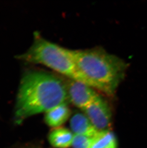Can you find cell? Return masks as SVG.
I'll list each match as a JSON object with an SVG mask.
<instances>
[{
  "label": "cell",
  "instance_id": "obj_1",
  "mask_svg": "<svg viewBox=\"0 0 147 148\" xmlns=\"http://www.w3.org/2000/svg\"><path fill=\"white\" fill-rule=\"evenodd\" d=\"M68 102L65 82L50 73L30 71L21 79L14 109V122L20 124L28 117L46 113Z\"/></svg>",
  "mask_w": 147,
  "mask_h": 148
},
{
  "label": "cell",
  "instance_id": "obj_2",
  "mask_svg": "<svg viewBox=\"0 0 147 148\" xmlns=\"http://www.w3.org/2000/svg\"><path fill=\"white\" fill-rule=\"evenodd\" d=\"M70 51L90 86L108 96L114 95L125 76L126 62L101 48Z\"/></svg>",
  "mask_w": 147,
  "mask_h": 148
},
{
  "label": "cell",
  "instance_id": "obj_3",
  "mask_svg": "<svg viewBox=\"0 0 147 148\" xmlns=\"http://www.w3.org/2000/svg\"><path fill=\"white\" fill-rule=\"evenodd\" d=\"M17 58L29 63L43 65L69 79L81 82L90 86L88 80L76 65L70 49L50 42L37 33L35 34L34 41L29 49Z\"/></svg>",
  "mask_w": 147,
  "mask_h": 148
},
{
  "label": "cell",
  "instance_id": "obj_4",
  "mask_svg": "<svg viewBox=\"0 0 147 148\" xmlns=\"http://www.w3.org/2000/svg\"><path fill=\"white\" fill-rule=\"evenodd\" d=\"M82 110L98 131L110 130L112 123L111 109L100 96Z\"/></svg>",
  "mask_w": 147,
  "mask_h": 148
},
{
  "label": "cell",
  "instance_id": "obj_5",
  "mask_svg": "<svg viewBox=\"0 0 147 148\" xmlns=\"http://www.w3.org/2000/svg\"><path fill=\"white\" fill-rule=\"evenodd\" d=\"M65 84L68 102L82 110L100 96L95 89L83 82L69 79Z\"/></svg>",
  "mask_w": 147,
  "mask_h": 148
},
{
  "label": "cell",
  "instance_id": "obj_6",
  "mask_svg": "<svg viewBox=\"0 0 147 148\" xmlns=\"http://www.w3.org/2000/svg\"><path fill=\"white\" fill-rule=\"evenodd\" d=\"M70 126L74 134L93 138L99 132L84 113L74 114L70 120Z\"/></svg>",
  "mask_w": 147,
  "mask_h": 148
},
{
  "label": "cell",
  "instance_id": "obj_7",
  "mask_svg": "<svg viewBox=\"0 0 147 148\" xmlns=\"http://www.w3.org/2000/svg\"><path fill=\"white\" fill-rule=\"evenodd\" d=\"M71 115V110L67 103H64L56 106L45 113L44 121L50 127H60L68 120Z\"/></svg>",
  "mask_w": 147,
  "mask_h": 148
},
{
  "label": "cell",
  "instance_id": "obj_8",
  "mask_svg": "<svg viewBox=\"0 0 147 148\" xmlns=\"http://www.w3.org/2000/svg\"><path fill=\"white\" fill-rule=\"evenodd\" d=\"M73 133L65 127L53 129L48 136L49 143L56 148H69L72 146Z\"/></svg>",
  "mask_w": 147,
  "mask_h": 148
},
{
  "label": "cell",
  "instance_id": "obj_9",
  "mask_svg": "<svg viewBox=\"0 0 147 148\" xmlns=\"http://www.w3.org/2000/svg\"><path fill=\"white\" fill-rule=\"evenodd\" d=\"M118 141L114 133L110 130L99 131L92 138L91 148H117Z\"/></svg>",
  "mask_w": 147,
  "mask_h": 148
},
{
  "label": "cell",
  "instance_id": "obj_10",
  "mask_svg": "<svg viewBox=\"0 0 147 148\" xmlns=\"http://www.w3.org/2000/svg\"><path fill=\"white\" fill-rule=\"evenodd\" d=\"M92 138L78 134L74 135L73 148H91Z\"/></svg>",
  "mask_w": 147,
  "mask_h": 148
}]
</instances>
